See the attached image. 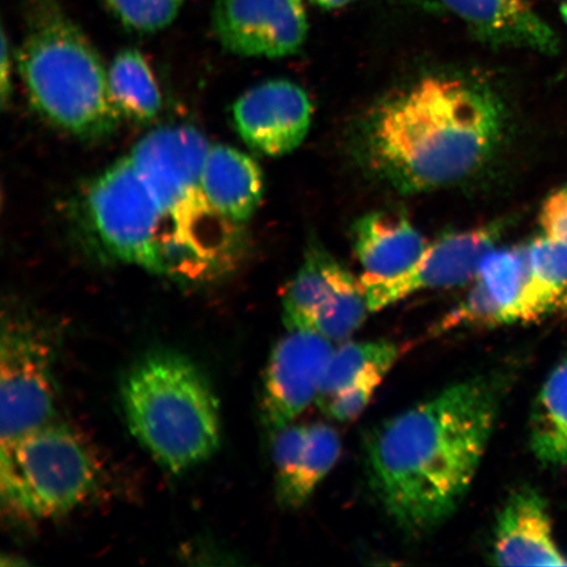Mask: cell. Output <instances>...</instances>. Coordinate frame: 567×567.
Instances as JSON below:
<instances>
[{"instance_id":"13","label":"cell","mask_w":567,"mask_h":567,"mask_svg":"<svg viewBox=\"0 0 567 567\" xmlns=\"http://www.w3.org/2000/svg\"><path fill=\"white\" fill-rule=\"evenodd\" d=\"M209 148L207 140L195 127L167 126L142 138L130 158L167 210L202 189V173Z\"/></svg>"},{"instance_id":"2","label":"cell","mask_w":567,"mask_h":567,"mask_svg":"<svg viewBox=\"0 0 567 567\" xmlns=\"http://www.w3.org/2000/svg\"><path fill=\"white\" fill-rule=\"evenodd\" d=\"M505 130V105L487 84L463 75H430L381 99L367 113L358 151L388 186L420 194L476 174L493 158Z\"/></svg>"},{"instance_id":"7","label":"cell","mask_w":567,"mask_h":567,"mask_svg":"<svg viewBox=\"0 0 567 567\" xmlns=\"http://www.w3.org/2000/svg\"><path fill=\"white\" fill-rule=\"evenodd\" d=\"M87 209L106 250L153 272L155 240L165 209L130 157L115 163L92 184Z\"/></svg>"},{"instance_id":"19","label":"cell","mask_w":567,"mask_h":567,"mask_svg":"<svg viewBox=\"0 0 567 567\" xmlns=\"http://www.w3.org/2000/svg\"><path fill=\"white\" fill-rule=\"evenodd\" d=\"M342 267L326 248L311 240L295 278L284 290L282 321L289 330H310L315 311L329 295Z\"/></svg>"},{"instance_id":"15","label":"cell","mask_w":567,"mask_h":567,"mask_svg":"<svg viewBox=\"0 0 567 567\" xmlns=\"http://www.w3.org/2000/svg\"><path fill=\"white\" fill-rule=\"evenodd\" d=\"M493 561L498 566H567L548 503L535 487L522 486L508 496L496 519Z\"/></svg>"},{"instance_id":"27","label":"cell","mask_w":567,"mask_h":567,"mask_svg":"<svg viewBox=\"0 0 567 567\" xmlns=\"http://www.w3.org/2000/svg\"><path fill=\"white\" fill-rule=\"evenodd\" d=\"M308 432L309 424L290 423L272 434L276 494L278 496L287 491L295 476L305 443H307Z\"/></svg>"},{"instance_id":"32","label":"cell","mask_w":567,"mask_h":567,"mask_svg":"<svg viewBox=\"0 0 567 567\" xmlns=\"http://www.w3.org/2000/svg\"><path fill=\"white\" fill-rule=\"evenodd\" d=\"M561 16L565 20V23L567 24V2H565L563 6H561Z\"/></svg>"},{"instance_id":"6","label":"cell","mask_w":567,"mask_h":567,"mask_svg":"<svg viewBox=\"0 0 567 567\" xmlns=\"http://www.w3.org/2000/svg\"><path fill=\"white\" fill-rule=\"evenodd\" d=\"M54 347L39 323L4 315L0 342V442L52 422Z\"/></svg>"},{"instance_id":"5","label":"cell","mask_w":567,"mask_h":567,"mask_svg":"<svg viewBox=\"0 0 567 567\" xmlns=\"http://www.w3.org/2000/svg\"><path fill=\"white\" fill-rule=\"evenodd\" d=\"M101 470L80 435L48 423L0 450V494L12 515L47 520L66 515L95 492Z\"/></svg>"},{"instance_id":"1","label":"cell","mask_w":567,"mask_h":567,"mask_svg":"<svg viewBox=\"0 0 567 567\" xmlns=\"http://www.w3.org/2000/svg\"><path fill=\"white\" fill-rule=\"evenodd\" d=\"M512 374L457 382L382 423L367 444L368 478L396 527L429 534L456 512L476 477Z\"/></svg>"},{"instance_id":"26","label":"cell","mask_w":567,"mask_h":567,"mask_svg":"<svg viewBox=\"0 0 567 567\" xmlns=\"http://www.w3.org/2000/svg\"><path fill=\"white\" fill-rule=\"evenodd\" d=\"M392 368L375 367L373 370L361 374L359 379L351 382L338 393L326 401L321 409L331 420L347 423L357 420L363 413L368 403L371 402L375 390L384 381L385 375Z\"/></svg>"},{"instance_id":"25","label":"cell","mask_w":567,"mask_h":567,"mask_svg":"<svg viewBox=\"0 0 567 567\" xmlns=\"http://www.w3.org/2000/svg\"><path fill=\"white\" fill-rule=\"evenodd\" d=\"M187 0H105L106 7L126 28L152 33L172 24Z\"/></svg>"},{"instance_id":"11","label":"cell","mask_w":567,"mask_h":567,"mask_svg":"<svg viewBox=\"0 0 567 567\" xmlns=\"http://www.w3.org/2000/svg\"><path fill=\"white\" fill-rule=\"evenodd\" d=\"M313 106L300 86L268 81L245 92L233 105V124L254 152L267 157L292 153L307 138Z\"/></svg>"},{"instance_id":"24","label":"cell","mask_w":567,"mask_h":567,"mask_svg":"<svg viewBox=\"0 0 567 567\" xmlns=\"http://www.w3.org/2000/svg\"><path fill=\"white\" fill-rule=\"evenodd\" d=\"M401 357V347L392 340H368V342H347L331 354L328 370L322 382L318 405L331 399L361 374L375 367L393 368Z\"/></svg>"},{"instance_id":"12","label":"cell","mask_w":567,"mask_h":567,"mask_svg":"<svg viewBox=\"0 0 567 567\" xmlns=\"http://www.w3.org/2000/svg\"><path fill=\"white\" fill-rule=\"evenodd\" d=\"M528 276L527 245L502 250L494 248L482 261L470 293L445 316L437 331L522 322V303Z\"/></svg>"},{"instance_id":"17","label":"cell","mask_w":567,"mask_h":567,"mask_svg":"<svg viewBox=\"0 0 567 567\" xmlns=\"http://www.w3.org/2000/svg\"><path fill=\"white\" fill-rule=\"evenodd\" d=\"M200 187L207 200L234 223L248 221L259 208L265 181L257 162L229 146L209 148Z\"/></svg>"},{"instance_id":"29","label":"cell","mask_w":567,"mask_h":567,"mask_svg":"<svg viewBox=\"0 0 567 567\" xmlns=\"http://www.w3.org/2000/svg\"><path fill=\"white\" fill-rule=\"evenodd\" d=\"M0 95H2L3 105L7 104V99L11 95V59L9 52V42H7L6 33L2 38V63H0Z\"/></svg>"},{"instance_id":"28","label":"cell","mask_w":567,"mask_h":567,"mask_svg":"<svg viewBox=\"0 0 567 567\" xmlns=\"http://www.w3.org/2000/svg\"><path fill=\"white\" fill-rule=\"evenodd\" d=\"M538 219L545 236L567 243V183L544 202Z\"/></svg>"},{"instance_id":"8","label":"cell","mask_w":567,"mask_h":567,"mask_svg":"<svg viewBox=\"0 0 567 567\" xmlns=\"http://www.w3.org/2000/svg\"><path fill=\"white\" fill-rule=\"evenodd\" d=\"M505 223L445 234L425 248L420 260L395 278L361 276L372 313L422 290L463 286L476 278L482 261L499 243Z\"/></svg>"},{"instance_id":"14","label":"cell","mask_w":567,"mask_h":567,"mask_svg":"<svg viewBox=\"0 0 567 567\" xmlns=\"http://www.w3.org/2000/svg\"><path fill=\"white\" fill-rule=\"evenodd\" d=\"M430 9L451 13L463 21L481 42L493 48H523L555 54L559 41L555 31L532 6L530 0H414Z\"/></svg>"},{"instance_id":"20","label":"cell","mask_w":567,"mask_h":567,"mask_svg":"<svg viewBox=\"0 0 567 567\" xmlns=\"http://www.w3.org/2000/svg\"><path fill=\"white\" fill-rule=\"evenodd\" d=\"M528 247L529 276L522 303V322L557 311L567 292V243L538 237Z\"/></svg>"},{"instance_id":"21","label":"cell","mask_w":567,"mask_h":567,"mask_svg":"<svg viewBox=\"0 0 567 567\" xmlns=\"http://www.w3.org/2000/svg\"><path fill=\"white\" fill-rule=\"evenodd\" d=\"M109 87L113 105L134 123H151L162 109V96L153 71L136 49L115 56L109 69Z\"/></svg>"},{"instance_id":"23","label":"cell","mask_w":567,"mask_h":567,"mask_svg":"<svg viewBox=\"0 0 567 567\" xmlns=\"http://www.w3.org/2000/svg\"><path fill=\"white\" fill-rule=\"evenodd\" d=\"M342 443L334 427L326 423L309 424L307 443L287 491L278 496L284 508H300L338 463Z\"/></svg>"},{"instance_id":"3","label":"cell","mask_w":567,"mask_h":567,"mask_svg":"<svg viewBox=\"0 0 567 567\" xmlns=\"http://www.w3.org/2000/svg\"><path fill=\"white\" fill-rule=\"evenodd\" d=\"M18 68L33 109L83 140L109 137L120 124L109 71L56 0H31Z\"/></svg>"},{"instance_id":"10","label":"cell","mask_w":567,"mask_h":567,"mask_svg":"<svg viewBox=\"0 0 567 567\" xmlns=\"http://www.w3.org/2000/svg\"><path fill=\"white\" fill-rule=\"evenodd\" d=\"M212 25L226 51L265 59L299 52L309 31L303 0H217Z\"/></svg>"},{"instance_id":"30","label":"cell","mask_w":567,"mask_h":567,"mask_svg":"<svg viewBox=\"0 0 567 567\" xmlns=\"http://www.w3.org/2000/svg\"><path fill=\"white\" fill-rule=\"evenodd\" d=\"M318 7H321L323 10H339L343 9V7L349 6L353 2V0H311Z\"/></svg>"},{"instance_id":"22","label":"cell","mask_w":567,"mask_h":567,"mask_svg":"<svg viewBox=\"0 0 567 567\" xmlns=\"http://www.w3.org/2000/svg\"><path fill=\"white\" fill-rule=\"evenodd\" d=\"M372 313L360 279L339 268L334 286L319 305L311 318L310 330L318 332L330 342H344L364 323Z\"/></svg>"},{"instance_id":"4","label":"cell","mask_w":567,"mask_h":567,"mask_svg":"<svg viewBox=\"0 0 567 567\" xmlns=\"http://www.w3.org/2000/svg\"><path fill=\"white\" fill-rule=\"evenodd\" d=\"M122 403L133 436L169 473L194 470L218 450L215 390L181 353L155 351L137 360L123 380Z\"/></svg>"},{"instance_id":"16","label":"cell","mask_w":567,"mask_h":567,"mask_svg":"<svg viewBox=\"0 0 567 567\" xmlns=\"http://www.w3.org/2000/svg\"><path fill=\"white\" fill-rule=\"evenodd\" d=\"M354 254L365 276L390 279L409 271L429 244L399 212H372L352 226Z\"/></svg>"},{"instance_id":"31","label":"cell","mask_w":567,"mask_h":567,"mask_svg":"<svg viewBox=\"0 0 567 567\" xmlns=\"http://www.w3.org/2000/svg\"><path fill=\"white\" fill-rule=\"evenodd\" d=\"M558 310L559 311H564V313H567V292L563 297L561 302H559Z\"/></svg>"},{"instance_id":"9","label":"cell","mask_w":567,"mask_h":567,"mask_svg":"<svg viewBox=\"0 0 567 567\" xmlns=\"http://www.w3.org/2000/svg\"><path fill=\"white\" fill-rule=\"evenodd\" d=\"M332 352V342L313 330H289L276 343L261 395V413L271 434L318 402Z\"/></svg>"},{"instance_id":"18","label":"cell","mask_w":567,"mask_h":567,"mask_svg":"<svg viewBox=\"0 0 567 567\" xmlns=\"http://www.w3.org/2000/svg\"><path fill=\"white\" fill-rule=\"evenodd\" d=\"M529 444L543 465L567 466V354L553 368L536 396Z\"/></svg>"}]
</instances>
